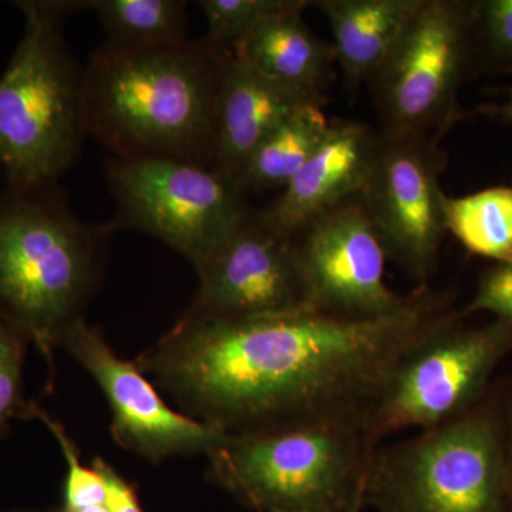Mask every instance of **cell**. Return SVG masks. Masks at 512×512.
I'll use <instances>...</instances> for the list:
<instances>
[{
    "label": "cell",
    "mask_w": 512,
    "mask_h": 512,
    "mask_svg": "<svg viewBox=\"0 0 512 512\" xmlns=\"http://www.w3.org/2000/svg\"><path fill=\"white\" fill-rule=\"evenodd\" d=\"M456 315L451 296L429 286L372 319L312 308L248 319L181 315L134 363L184 414L225 434L363 430L397 363Z\"/></svg>",
    "instance_id": "obj_1"
},
{
    "label": "cell",
    "mask_w": 512,
    "mask_h": 512,
    "mask_svg": "<svg viewBox=\"0 0 512 512\" xmlns=\"http://www.w3.org/2000/svg\"><path fill=\"white\" fill-rule=\"evenodd\" d=\"M228 55L205 39L141 49L104 43L83 69L87 134L116 157L211 167L215 100Z\"/></svg>",
    "instance_id": "obj_2"
},
{
    "label": "cell",
    "mask_w": 512,
    "mask_h": 512,
    "mask_svg": "<svg viewBox=\"0 0 512 512\" xmlns=\"http://www.w3.org/2000/svg\"><path fill=\"white\" fill-rule=\"evenodd\" d=\"M113 232L79 220L59 184L0 192V316L39 350L49 384L55 350L99 288Z\"/></svg>",
    "instance_id": "obj_3"
},
{
    "label": "cell",
    "mask_w": 512,
    "mask_h": 512,
    "mask_svg": "<svg viewBox=\"0 0 512 512\" xmlns=\"http://www.w3.org/2000/svg\"><path fill=\"white\" fill-rule=\"evenodd\" d=\"M25 33L0 76V167L8 187L57 184L86 136L83 69L62 19L86 2H18Z\"/></svg>",
    "instance_id": "obj_4"
},
{
    "label": "cell",
    "mask_w": 512,
    "mask_h": 512,
    "mask_svg": "<svg viewBox=\"0 0 512 512\" xmlns=\"http://www.w3.org/2000/svg\"><path fill=\"white\" fill-rule=\"evenodd\" d=\"M376 450L353 426L227 434L207 474L256 512H362Z\"/></svg>",
    "instance_id": "obj_5"
},
{
    "label": "cell",
    "mask_w": 512,
    "mask_h": 512,
    "mask_svg": "<svg viewBox=\"0 0 512 512\" xmlns=\"http://www.w3.org/2000/svg\"><path fill=\"white\" fill-rule=\"evenodd\" d=\"M365 501L377 512H512L507 420L483 399L456 420L377 447Z\"/></svg>",
    "instance_id": "obj_6"
},
{
    "label": "cell",
    "mask_w": 512,
    "mask_h": 512,
    "mask_svg": "<svg viewBox=\"0 0 512 512\" xmlns=\"http://www.w3.org/2000/svg\"><path fill=\"white\" fill-rule=\"evenodd\" d=\"M458 312L430 332L394 367L367 417L373 447L383 439L456 420L484 399L491 376L512 350V329L500 320L467 328Z\"/></svg>",
    "instance_id": "obj_7"
},
{
    "label": "cell",
    "mask_w": 512,
    "mask_h": 512,
    "mask_svg": "<svg viewBox=\"0 0 512 512\" xmlns=\"http://www.w3.org/2000/svg\"><path fill=\"white\" fill-rule=\"evenodd\" d=\"M114 231L137 229L197 266L252 214L245 192L210 165L175 158H111Z\"/></svg>",
    "instance_id": "obj_8"
},
{
    "label": "cell",
    "mask_w": 512,
    "mask_h": 512,
    "mask_svg": "<svg viewBox=\"0 0 512 512\" xmlns=\"http://www.w3.org/2000/svg\"><path fill=\"white\" fill-rule=\"evenodd\" d=\"M473 66L470 2L421 0L372 79L382 134L440 140Z\"/></svg>",
    "instance_id": "obj_9"
},
{
    "label": "cell",
    "mask_w": 512,
    "mask_h": 512,
    "mask_svg": "<svg viewBox=\"0 0 512 512\" xmlns=\"http://www.w3.org/2000/svg\"><path fill=\"white\" fill-rule=\"evenodd\" d=\"M447 157L439 140L380 134L372 173L362 191L387 258L427 286L437 269L447 229L440 175Z\"/></svg>",
    "instance_id": "obj_10"
},
{
    "label": "cell",
    "mask_w": 512,
    "mask_h": 512,
    "mask_svg": "<svg viewBox=\"0 0 512 512\" xmlns=\"http://www.w3.org/2000/svg\"><path fill=\"white\" fill-rule=\"evenodd\" d=\"M308 305L350 319H372L400 311L410 295L384 281L386 251L362 197L336 205L295 237Z\"/></svg>",
    "instance_id": "obj_11"
},
{
    "label": "cell",
    "mask_w": 512,
    "mask_h": 512,
    "mask_svg": "<svg viewBox=\"0 0 512 512\" xmlns=\"http://www.w3.org/2000/svg\"><path fill=\"white\" fill-rule=\"evenodd\" d=\"M60 349L100 387L109 404L111 436L124 450L161 464L171 457L208 456L227 437L165 403L136 363L121 359L101 329L86 319L67 330Z\"/></svg>",
    "instance_id": "obj_12"
},
{
    "label": "cell",
    "mask_w": 512,
    "mask_h": 512,
    "mask_svg": "<svg viewBox=\"0 0 512 512\" xmlns=\"http://www.w3.org/2000/svg\"><path fill=\"white\" fill-rule=\"evenodd\" d=\"M198 291L183 315L248 319L311 308L295 239L251 214L195 266Z\"/></svg>",
    "instance_id": "obj_13"
},
{
    "label": "cell",
    "mask_w": 512,
    "mask_h": 512,
    "mask_svg": "<svg viewBox=\"0 0 512 512\" xmlns=\"http://www.w3.org/2000/svg\"><path fill=\"white\" fill-rule=\"evenodd\" d=\"M379 150V136L365 124L332 120L322 143L262 220L295 239L309 222L365 190Z\"/></svg>",
    "instance_id": "obj_14"
},
{
    "label": "cell",
    "mask_w": 512,
    "mask_h": 512,
    "mask_svg": "<svg viewBox=\"0 0 512 512\" xmlns=\"http://www.w3.org/2000/svg\"><path fill=\"white\" fill-rule=\"evenodd\" d=\"M323 101L266 79L229 53L215 100L212 170L239 187L249 158L266 136L295 111Z\"/></svg>",
    "instance_id": "obj_15"
},
{
    "label": "cell",
    "mask_w": 512,
    "mask_h": 512,
    "mask_svg": "<svg viewBox=\"0 0 512 512\" xmlns=\"http://www.w3.org/2000/svg\"><path fill=\"white\" fill-rule=\"evenodd\" d=\"M256 73L301 92L323 96L333 77L335 49L303 22L302 10L279 13L245 36L232 53Z\"/></svg>",
    "instance_id": "obj_16"
},
{
    "label": "cell",
    "mask_w": 512,
    "mask_h": 512,
    "mask_svg": "<svg viewBox=\"0 0 512 512\" xmlns=\"http://www.w3.org/2000/svg\"><path fill=\"white\" fill-rule=\"evenodd\" d=\"M421 0H319L336 62L350 83L372 82Z\"/></svg>",
    "instance_id": "obj_17"
},
{
    "label": "cell",
    "mask_w": 512,
    "mask_h": 512,
    "mask_svg": "<svg viewBox=\"0 0 512 512\" xmlns=\"http://www.w3.org/2000/svg\"><path fill=\"white\" fill-rule=\"evenodd\" d=\"M322 106L302 107L266 136L239 178L242 191L284 190L291 183L328 131L330 120Z\"/></svg>",
    "instance_id": "obj_18"
},
{
    "label": "cell",
    "mask_w": 512,
    "mask_h": 512,
    "mask_svg": "<svg viewBox=\"0 0 512 512\" xmlns=\"http://www.w3.org/2000/svg\"><path fill=\"white\" fill-rule=\"evenodd\" d=\"M444 222L447 234L471 254L493 259L495 264L512 262V187L485 188L446 197Z\"/></svg>",
    "instance_id": "obj_19"
},
{
    "label": "cell",
    "mask_w": 512,
    "mask_h": 512,
    "mask_svg": "<svg viewBox=\"0 0 512 512\" xmlns=\"http://www.w3.org/2000/svg\"><path fill=\"white\" fill-rule=\"evenodd\" d=\"M184 0H90L109 45L160 47L184 42L187 28Z\"/></svg>",
    "instance_id": "obj_20"
},
{
    "label": "cell",
    "mask_w": 512,
    "mask_h": 512,
    "mask_svg": "<svg viewBox=\"0 0 512 512\" xmlns=\"http://www.w3.org/2000/svg\"><path fill=\"white\" fill-rule=\"evenodd\" d=\"M312 5L308 0H202L210 45L225 50L235 46L266 19Z\"/></svg>",
    "instance_id": "obj_21"
},
{
    "label": "cell",
    "mask_w": 512,
    "mask_h": 512,
    "mask_svg": "<svg viewBox=\"0 0 512 512\" xmlns=\"http://www.w3.org/2000/svg\"><path fill=\"white\" fill-rule=\"evenodd\" d=\"M474 64L512 73V0L470 2Z\"/></svg>",
    "instance_id": "obj_22"
},
{
    "label": "cell",
    "mask_w": 512,
    "mask_h": 512,
    "mask_svg": "<svg viewBox=\"0 0 512 512\" xmlns=\"http://www.w3.org/2000/svg\"><path fill=\"white\" fill-rule=\"evenodd\" d=\"M32 345L28 336L0 316V441L15 420H28L32 400L23 392L26 355Z\"/></svg>",
    "instance_id": "obj_23"
},
{
    "label": "cell",
    "mask_w": 512,
    "mask_h": 512,
    "mask_svg": "<svg viewBox=\"0 0 512 512\" xmlns=\"http://www.w3.org/2000/svg\"><path fill=\"white\" fill-rule=\"evenodd\" d=\"M476 312L493 313L512 329V262L494 264L481 275L476 295L461 315Z\"/></svg>",
    "instance_id": "obj_24"
},
{
    "label": "cell",
    "mask_w": 512,
    "mask_h": 512,
    "mask_svg": "<svg viewBox=\"0 0 512 512\" xmlns=\"http://www.w3.org/2000/svg\"><path fill=\"white\" fill-rule=\"evenodd\" d=\"M92 464L106 480L111 512H144L136 485L121 476L103 457L94 458Z\"/></svg>",
    "instance_id": "obj_25"
},
{
    "label": "cell",
    "mask_w": 512,
    "mask_h": 512,
    "mask_svg": "<svg viewBox=\"0 0 512 512\" xmlns=\"http://www.w3.org/2000/svg\"><path fill=\"white\" fill-rule=\"evenodd\" d=\"M491 113L504 123H512V89L508 93V99L501 106L493 107Z\"/></svg>",
    "instance_id": "obj_26"
},
{
    "label": "cell",
    "mask_w": 512,
    "mask_h": 512,
    "mask_svg": "<svg viewBox=\"0 0 512 512\" xmlns=\"http://www.w3.org/2000/svg\"><path fill=\"white\" fill-rule=\"evenodd\" d=\"M507 444H508V460H510V470L512 478V400L510 406V416L507 420Z\"/></svg>",
    "instance_id": "obj_27"
},
{
    "label": "cell",
    "mask_w": 512,
    "mask_h": 512,
    "mask_svg": "<svg viewBox=\"0 0 512 512\" xmlns=\"http://www.w3.org/2000/svg\"><path fill=\"white\" fill-rule=\"evenodd\" d=\"M10 512H60L59 510H46V511H40V510H19V511H10Z\"/></svg>",
    "instance_id": "obj_28"
}]
</instances>
